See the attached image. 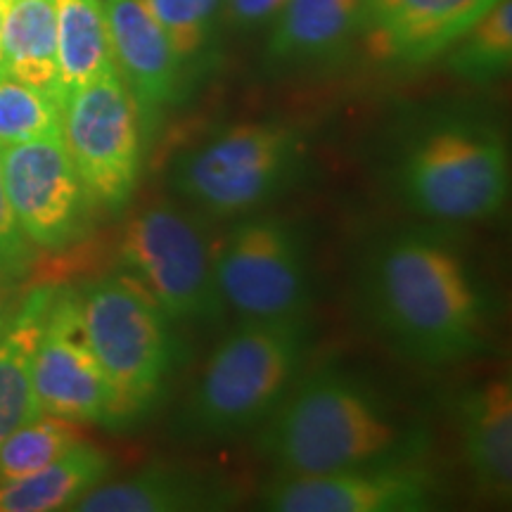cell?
Wrapping results in <instances>:
<instances>
[{
	"mask_svg": "<svg viewBox=\"0 0 512 512\" xmlns=\"http://www.w3.org/2000/svg\"><path fill=\"white\" fill-rule=\"evenodd\" d=\"M34 259V245L22 233L12 214L8 192H5L3 171H0V287L22 278Z\"/></svg>",
	"mask_w": 512,
	"mask_h": 512,
	"instance_id": "cell-26",
	"label": "cell"
},
{
	"mask_svg": "<svg viewBox=\"0 0 512 512\" xmlns=\"http://www.w3.org/2000/svg\"><path fill=\"white\" fill-rule=\"evenodd\" d=\"M259 448L283 475L413 460L422 434L361 377L323 368L304 377L261 422Z\"/></svg>",
	"mask_w": 512,
	"mask_h": 512,
	"instance_id": "cell-2",
	"label": "cell"
},
{
	"mask_svg": "<svg viewBox=\"0 0 512 512\" xmlns=\"http://www.w3.org/2000/svg\"><path fill=\"white\" fill-rule=\"evenodd\" d=\"M34 392L41 413L79 425L126 427L117 394L83 330L79 292H55L34 356Z\"/></svg>",
	"mask_w": 512,
	"mask_h": 512,
	"instance_id": "cell-10",
	"label": "cell"
},
{
	"mask_svg": "<svg viewBox=\"0 0 512 512\" xmlns=\"http://www.w3.org/2000/svg\"><path fill=\"white\" fill-rule=\"evenodd\" d=\"M55 287H36L0 335V444L41 413L34 392V356Z\"/></svg>",
	"mask_w": 512,
	"mask_h": 512,
	"instance_id": "cell-18",
	"label": "cell"
},
{
	"mask_svg": "<svg viewBox=\"0 0 512 512\" xmlns=\"http://www.w3.org/2000/svg\"><path fill=\"white\" fill-rule=\"evenodd\" d=\"M458 427L465 460L484 496L508 503L512 494V384L494 377L460 396Z\"/></svg>",
	"mask_w": 512,
	"mask_h": 512,
	"instance_id": "cell-15",
	"label": "cell"
},
{
	"mask_svg": "<svg viewBox=\"0 0 512 512\" xmlns=\"http://www.w3.org/2000/svg\"><path fill=\"white\" fill-rule=\"evenodd\" d=\"M306 347V316L240 320L209 356L192 389L185 430L204 439H228L259 427L290 392Z\"/></svg>",
	"mask_w": 512,
	"mask_h": 512,
	"instance_id": "cell-3",
	"label": "cell"
},
{
	"mask_svg": "<svg viewBox=\"0 0 512 512\" xmlns=\"http://www.w3.org/2000/svg\"><path fill=\"white\" fill-rule=\"evenodd\" d=\"M233 494L219 479L178 467H152L112 484H98L74 503L79 512L219 510Z\"/></svg>",
	"mask_w": 512,
	"mask_h": 512,
	"instance_id": "cell-17",
	"label": "cell"
},
{
	"mask_svg": "<svg viewBox=\"0 0 512 512\" xmlns=\"http://www.w3.org/2000/svg\"><path fill=\"white\" fill-rule=\"evenodd\" d=\"M102 3L110 27L114 67L136 100L140 117L150 121L181 98L185 86L183 64L145 0Z\"/></svg>",
	"mask_w": 512,
	"mask_h": 512,
	"instance_id": "cell-14",
	"label": "cell"
},
{
	"mask_svg": "<svg viewBox=\"0 0 512 512\" xmlns=\"http://www.w3.org/2000/svg\"><path fill=\"white\" fill-rule=\"evenodd\" d=\"M10 0H0V76L5 74L3 69V19H5V10H8Z\"/></svg>",
	"mask_w": 512,
	"mask_h": 512,
	"instance_id": "cell-28",
	"label": "cell"
},
{
	"mask_svg": "<svg viewBox=\"0 0 512 512\" xmlns=\"http://www.w3.org/2000/svg\"><path fill=\"white\" fill-rule=\"evenodd\" d=\"M363 0H287L271 22L266 62L302 69L342 55L361 34Z\"/></svg>",
	"mask_w": 512,
	"mask_h": 512,
	"instance_id": "cell-16",
	"label": "cell"
},
{
	"mask_svg": "<svg viewBox=\"0 0 512 512\" xmlns=\"http://www.w3.org/2000/svg\"><path fill=\"white\" fill-rule=\"evenodd\" d=\"M62 136V105L34 86L0 76V147Z\"/></svg>",
	"mask_w": 512,
	"mask_h": 512,
	"instance_id": "cell-25",
	"label": "cell"
},
{
	"mask_svg": "<svg viewBox=\"0 0 512 512\" xmlns=\"http://www.w3.org/2000/svg\"><path fill=\"white\" fill-rule=\"evenodd\" d=\"M62 140L88 197L124 209L143 171V117L117 69L64 98Z\"/></svg>",
	"mask_w": 512,
	"mask_h": 512,
	"instance_id": "cell-8",
	"label": "cell"
},
{
	"mask_svg": "<svg viewBox=\"0 0 512 512\" xmlns=\"http://www.w3.org/2000/svg\"><path fill=\"white\" fill-rule=\"evenodd\" d=\"M214 273L226 309L240 320L302 318L311 302L304 235L280 216H249L214 252Z\"/></svg>",
	"mask_w": 512,
	"mask_h": 512,
	"instance_id": "cell-9",
	"label": "cell"
},
{
	"mask_svg": "<svg viewBox=\"0 0 512 512\" xmlns=\"http://www.w3.org/2000/svg\"><path fill=\"white\" fill-rule=\"evenodd\" d=\"M306 169V140L280 121H242L183 152L171 188L216 219L247 216L290 190Z\"/></svg>",
	"mask_w": 512,
	"mask_h": 512,
	"instance_id": "cell-6",
	"label": "cell"
},
{
	"mask_svg": "<svg viewBox=\"0 0 512 512\" xmlns=\"http://www.w3.org/2000/svg\"><path fill=\"white\" fill-rule=\"evenodd\" d=\"M62 98L112 72L114 55L102 0H53ZM64 105V102H62Z\"/></svg>",
	"mask_w": 512,
	"mask_h": 512,
	"instance_id": "cell-21",
	"label": "cell"
},
{
	"mask_svg": "<svg viewBox=\"0 0 512 512\" xmlns=\"http://www.w3.org/2000/svg\"><path fill=\"white\" fill-rule=\"evenodd\" d=\"M119 261L174 323H216L226 313L207 235L176 204L138 209L121 233Z\"/></svg>",
	"mask_w": 512,
	"mask_h": 512,
	"instance_id": "cell-7",
	"label": "cell"
},
{
	"mask_svg": "<svg viewBox=\"0 0 512 512\" xmlns=\"http://www.w3.org/2000/svg\"><path fill=\"white\" fill-rule=\"evenodd\" d=\"M396 188L415 214L434 223L491 219L510 195L508 145L494 126L444 119L406 145Z\"/></svg>",
	"mask_w": 512,
	"mask_h": 512,
	"instance_id": "cell-4",
	"label": "cell"
},
{
	"mask_svg": "<svg viewBox=\"0 0 512 512\" xmlns=\"http://www.w3.org/2000/svg\"><path fill=\"white\" fill-rule=\"evenodd\" d=\"M0 171L12 214L31 245L64 249L81 238L93 200L62 136L3 145Z\"/></svg>",
	"mask_w": 512,
	"mask_h": 512,
	"instance_id": "cell-11",
	"label": "cell"
},
{
	"mask_svg": "<svg viewBox=\"0 0 512 512\" xmlns=\"http://www.w3.org/2000/svg\"><path fill=\"white\" fill-rule=\"evenodd\" d=\"M145 5L169 36L185 72L197 67L216 41L223 0H145Z\"/></svg>",
	"mask_w": 512,
	"mask_h": 512,
	"instance_id": "cell-24",
	"label": "cell"
},
{
	"mask_svg": "<svg viewBox=\"0 0 512 512\" xmlns=\"http://www.w3.org/2000/svg\"><path fill=\"white\" fill-rule=\"evenodd\" d=\"M110 458L86 441L34 475L0 484V512L72 510L110 472Z\"/></svg>",
	"mask_w": 512,
	"mask_h": 512,
	"instance_id": "cell-20",
	"label": "cell"
},
{
	"mask_svg": "<svg viewBox=\"0 0 512 512\" xmlns=\"http://www.w3.org/2000/svg\"><path fill=\"white\" fill-rule=\"evenodd\" d=\"M287 0H223V15L228 24L242 31H254L271 24Z\"/></svg>",
	"mask_w": 512,
	"mask_h": 512,
	"instance_id": "cell-27",
	"label": "cell"
},
{
	"mask_svg": "<svg viewBox=\"0 0 512 512\" xmlns=\"http://www.w3.org/2000/svg\"><path fill=\"white\" fill-rule=\"evenodd\" d=\"M83 330L117 394L126 427L162 399L178 366L174 320L131 275L112 273L79 292Z\"/></svg>",
	"mask_w": 512,
	"mask_h": 512,
	"instance_id": "cell-5",
	"label": "cell"
},
{
	"mask_svg": "<svg viewBox=\"0 0 512 512\" xmlns=\"http://www.w3.org/2000/svg\"><path fill=\"white\" fill-rule=\"evenodd\" d=\"M448 67L460 79L489 83L512 64V0H498L453 43Z\"/></svg>",
	"mask_w": 512,
	"mask_h": 512,
	"instance_id": "cell-22",
	"label": "cell"
},
{
	"mask_svg": "<svg viewBox=\"0 0 512 512\" xmlns=\"http://www.w3.org/2000/svg\"><path fill=\"white\" fill-rule=\"evenodd\" d=\"M437 484L413 460H389L320 472L283 475L261 494L275 512H420L430 510Z\"/></svg>",
	"mask_w": 512,
	"mask_h": 512,
	"instance_id": "cell-12",
	"label": "cell"
},
{
	"mask_svg": "<svg viewBox=\"0 0 512 512\" xmlns=\"http://www.w3.org/2000/svg\"><path fill=\"white\" fill-rule=\"evenodd\" d=\"M3 69L62 105L53 0H10L3 19Z\"/></svg>",
	"mask_w": 512,
	"mask_h": 512,
	"instance_id": "cell-19",
	"label": "cell"
},
{
	"mask_svg": "<svg viewBox=\"0 0 512 512\" xmlns=\"http://www.w3.org/2000/svg\"><path fill=\"white\" fill-rule=\"evenodd\" d=\"M8 320H10V316H8V311H5L3 297H0V335H3V330H5V325H8Z\"/></svg>",
	"mask_w": 512,
	"mask_h": 512,
	"instance_id": "cell-29",
	"label": "cell"
},
{
	"mask_svg": "<svg viewBox=\"0 0 512 512\" xmlns=\"http://www.w3.org/2000/svg\"><path fill=\"white\" fill-rule=\"evenodd\" d=\"M368 318L394 349L425 366L479 354L489 306L465 256L432 228H408L377 242L361 273Z\"/></svg>",
	"mask_w": 512,
	"mask_h": 512,
	"instance_id": "cell-1",
	"label": "cell"
},
{
	"mask_svg": "<svg viewBox=\"0 0 512 512\" xmlns=\"http://www.w3.org/2000/svg\"><path fill=\"white\" fill-rule=\"evenodd\" d=\"M498 0H363L361 34L380 62L415 67L446 53Z\"/></svg>",
	"mask_w": 512,
	"mask_h": 512,
	"instance_id": "cell-13",
	"label": "cell"
},
{
	"mask_svg": "<svg viewBox=\"0 0 512 512\" xmlns=\"http://www.w3.org/2000/svg\"><path fill=\"white\" fill-rule=\"evenodd\" d=\"M83 441L79 422L38 415L0 444V484L43 470Z\"/></svg>",
	"mask_w": 512,
	"mask_h": 512,
	"instance_id": "cell-23",
	"label": "cell"
}]
</instances>
